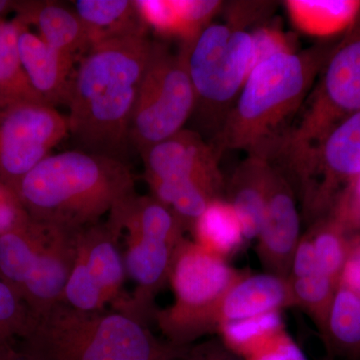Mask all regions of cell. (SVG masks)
<instances>
[{
	"label": "cell",
	"instance_id": "cell-1",
	"mask_svg": "<svg viewBox=\"0 0 360 360\" xmlns=\"http://www.w3.org/2000/svg\"><path fill=\"white\" fill-rule=\"evenodd\" d=\"M155 42L146 34L90 46L71 78L65 105L79 150L125 161L130 124Z\"/></svg>",
	"mask_w": 360,
	"mask_h": 360
},
{
	"label": "cell",
	"instance_id": "cell-2",
	"mask_svg": "<svg viewBox=\"0 0 360 360\" xmlns=\"http://www.w3.org/2000/svg\"><path fill=\"white\" fill-rule=\"evenodd\" d=\"M333 49L317 44L255 66L210 143L220 155L245 150L272 160Z\"/></svg>",
	"mask_w": 360,
	"mask_h": 360
},
{
	"label": "cell",
	"instance_id": "cell-3",
	"mask_svg": "<svg viewBox=\"0 0 360 360\" xmlns=\"http://www.w3.org/2000/svg\"><path fill=\"white\" fill-rule=\"evenodd\" d=\"M15 193L30 219L73 231L101 222L136 194L125 161L79 149L47 156Z\"/></svg>",
	"mask_w": 360,
	"mask_h": 360
},
{
	"label": "cell",
	"instance_id": "cell-4",
	"mask_svg": "<svg viewBox=\"0 0 360 360\" xmlns=\"http://www.w3.org/2000/svg\"><path fill=\"white\" fill-rule=\"evenodd\" d=\"M18 347L35 360H172L184 347L161 341L122 311H84L56 303L32 316Z\"/></svg>",
	"mask_w": 360,
	"mask_h": 360
},
{
	"label": "cell",
	"instance_id": "cell-5",
	"mask_svg": "<svg viewBox=\"0 0 360 360\" xmlns=\"http://www.w3.org/2000/svg\"><path fill=\"white\" fill-rule=\"evenodd\" d=\"M271 7V2H232L224 22H212L195 39L182 42L179 52L195 96L191 116L201 130L212 135V141L255 68L248 28L264 18Z\"/></svg>",
	"mask_w": 360,
	"mask_h": 360
},
{
	"label": "cell",
	"instance_id": "cell-6",
	"mask_svg": "<svg viewBox=\"0 0 360 360\" xmlns=\"http://www.w3.org/2000/svg\"><path fill=\"white\" fill-rule=\"evenodd\" d=\"M111 224L127 232L125 271L134 284L118 311L148 324L155 314V296L168 283L172 257L184 240V226L174 212L153 196L134 194L108 214Z\"/></svg>",
	"mask_w": 360,
	"mask_h": 360
},
{
	"label": "cell",
	"instance_id": "cell-7",
	"mask_svg": "<svg viewBox=\"0 0 360 360\" xmlns=\"http://www.w3.org/2000/svg\"><path fill=\"white\" fill-rule=\"evenodd\" d=\"M243 276L224 257L184 238L175 248L168 277L174 303L155 309L153 317L167 342L188 347L219 333L222 302Z\"/></svg>",
	"mask_w": 360,
	"mask_h": 360
},
{
	"label": "cell",
	"instance_id": "cell-8",
	"mask_svg": "<svg viewBox=\"0 0 360 360\" xmlns=\"http://www.w3.org/2000/svg\"><path fill=\"white\" fill-rule=\"evenodd\" d=\"M220 156L202 135L184 129L141 155L151 196L174 213L186 231L212 200L221 198Z\"/></svg>",
	"mask_w": 360,
	"mask_h": 360
},
{
	"label": "cell",
	"instance_id": "cell-9",
	"mask_svg": "<svg viewBox=\"0 0 360 360\" xmlns=\"http://www.w3.org/2000/svg\"><path fill=\"white\" fill-rule=\"evenodd\" d=\"M272 161L285 167L314 148L349 116L360 111V16L333 46L321 79Z\"/></svg>",
	"mask_w": 360,
	"mask_h": 360
},
{
	"label": "cell",
	"instance_id": "cell-10",
	"mask_svg": "<svg viewBox=\"0 0 360 360\" xmlns=\"http://www.w3.org/2000/svg\"><path fill=\"white\" fill-rule=\"evenodd\" d=\"M195 96L186 60L155 44L130 124L129 141L141 155L174 136L193 115Z\"/></svg>",
	"mask_w": 360,
	"mask_h": 360
},
{
	"label": "cell",
	"instance_id": "cell-11",
	"mask_svg": "<svg viewBox=\"0 0 360 360\" xmlns=\"http://www.w3.org/2000/svg\"><path fill=\"white\" fill-rule=\"evenodd\" d=\"M281 169L300 191L307 219L328 217L340 194L360 175V111Z\"/></svg>",
	"mask_w": 360,
	"mask_h": 360
},
{
	"label": "cell",
	"instance_id": "cell-12",
	"mask_svg": "<svg viewBox=\"0 0 360 360\" xmlns=\"http://www.w3.org/2000/svg\"><path fill=\"white\" fill-rule=\"evenodd\" d=\"M122 231L106 220L77 231V257L61 302L84 311L117 309L127 300V271L120 251Z\"/></svg>",
	"mask_w": 360,
	"mask_h": 360
},
{
	"label": "cell",
	"instance_id": "cell-13",
	"mask_svg": "<svg viewBox=\"0 0 360 360\" xmlns=\"http://www.w3.org/2000/svg\"><path fill=\"white\" fill-rule=\"evenodd\" d=\"M70 135L68 116L42 103H20L0 115V182L15 193L21 180Z\"/></svg>",
	"mask_w": 360,
	"mask_h": 360
},
{
	"label": "cell",
	"instance_id": "cell-14",
	"mask_svg": "<svg viewBox=\"0 0 360 360\" xmlns=\"http://www.w3.org/2000/svg\"><path fill=\"white\" fill-rule=\"evenodd\" d=\"M271 162L266 207L257 252L267 274L288 279L300 239V217L292 184L281 167Z\"/></svg>",
	"mask_w": 360,
	"mask_h": 360
},
{
	"label": "cell",
	"instance_id": "cell-15",
	"mask_svg": "<svg viewBox=\"0 0 360 360\" xmlns=\"http://www.w3.org/2000/svg\"><path fill=\"white\" fill-rule=\"evenodd\" d=\"M77 231L47 225L20 300L32 316L44 314L63 300L77 257Z\"/></svg>",
	"mask_w": 360,
	"mask_h": 360
},
{
	"label": "cell",
	"instance_id": "cell-16",
	"mask_svg": "<svg viewBox=\"0 0 360 360\" xmlns=\"http://www.w3.org/2000/svg\"><path fill=\"white\" fill-rule=\"evenodd\" d=\"M18 52L26 77L44 103L52 108L66 104L75 63L23 23L18 35Z\"/></svg>",
	"mask_w": 360,
	"mask_h": 360
},
{
	"label": "cell",
	"instance_id": "cell-17",
	"mask_svg": "<svg viewBox=\"0 0 360 360\" xmlns=\"http://www.w3.org/2000/svg\"><path fill=\"white\" fill-rule=\"evenodd\" d=\"M16 20L34 25L39 37L73 63L90 49L89 37L75 11L56 1H15Z\"/></svg>",
	"mask_w": 360,
	"mask_h": 360
},
{
	"label": "cell",
	"instance_id": "cell-18",
	"mask_svg": "<svg viewBox=\"0 0 360 360\" xmlns=\"http://www.w3.org/2000/svg\"><path fill=\"white\" fill-rule=\"evenodd\" d=\"M271 162L248 155L234 170L225 186L227 202L238 215L245 239L257 238L264 224Z\"/></svg>",
	"mask_w": 360,
	"mask_h": 360
},
{
	"label": "cell",
	"instance_id": "cell-19",
	"mask_svg": "<svg viewBox=\"0 0 360 360\" xmlns=\"http://www.w3.org/2000/svg\"><path fill=\"white\" fill-rule=\"evenodd\" d=\"M295 305L290 279L271 274L243 276L225 296L220 324L279 311Z\"/></svg>",
	"mask_w": 360,
	"mask_h": 360
},
{
	"label": "cell",
	"instance_id": "cell-20",
	"mask_svg": "<svg viewBox=\"0 0 360 360\" xmlns=\"http://www.w3.org/2000/svg\"><path fill=\"white\" fill-rule=\"evenodd\" d=\"M75 11L82 20L90 46L106 40L146 34L136 4L129 0H77Z\"/></svg>",
	"mask_w": 360,
	"mask_h": 360
},
{
	"label": "cell",
	"instance_id": "cell-21",
	"mask_svg": "<svg viewBox=\"0 0 360 360\" xmlns=\"http://www.w3.org/2000/svg\"><path fill=\"white\" fill-rule=\"evenodd\" d=\"M285 6L293 25L310 37H333L360 16L359 0H288Z\"/></svg>",
	"mask_w": 360,
	"mask_h": 360
},
{
	"label": "cell",
	"instance_id": "cell-22",
	"mask_svg": "<svg viewBox=\"0 0 360 360\" xmlns=\"http://www.w3.org/2000/svg\"><path fill=\"white\" fill-rule=\"evenodd\" d=\"M21 25L16 18H0V110L20 103L45 104L32 89L21 65L18 52Z\"/></svg>",
	"mask_w": 360,
	"mask_h": 360
},
{
	"label": "cell",
	"instance_id": "cell-23",
	"mask_svg": "<svg viewBox=\"0 0 360 360\" xmlns=\"http://www.w3.org/2000/svg\"><path fill=\"white\" fill-rule=\"evenodd\" d=\"M321 335L333 356L360 360V295L338 286Z\"/></svg>",
	"mask_w": 360,
	"mask_h": 360
},
{
	"label": "cell",
	"instance_id": "cell-24",
	"mask_svg": "<svg viewBox=\"0 0 360 360\" xmlns=\"http://www.w3.org/2000/svg\"><path fill=\"white\" fill-rule=\"evenodd\" d=\"M191 231L194 243L224 258L238 250L245 240L238 215L222 198L208 205Z\"/></svg>",
	"mask_w": 360,
	"mask_h": 360
},
{
	"label": "cell",
	"instance_id": "cell-25",
	"mask_svg": "<svg viewBox=\"0 0 360 360\" xmlns=\"http://www.w3.org/2000/svg\"><path fill=\"white\" fill-rule=\"evenodd\" d=\"M281 312L272 311L243 321L225 322L219 333L225 347L245 359L283 331Z\"/></svg>",
	"mask_w": 360,
	"mask_h": 360
},
{
	"label": "cell",
	"instance_id": "cell-26",
	"mask_svg": "<svg viewBox=\"0 0 360 360\" xmlns=\"http://www.w3.org/2000/svg\"><path fill=\"white\" fill-rule=\"evenodd\" d=\"M307 236L314 246L319 269L340 285L352 233L330 217H326L314 221Z\"/></svg>",
	"mask_w": 360,
	"mask_h": 360
},
{
	"label": "cell",
	"instance_id": "cell-27",
	"mask_svg": "<svg viewBox=\"0 0 360 360\" xmlns=\"http://www.w3.org/2000/svg\"><path fill=\"white\" fill-rule=\"evenodd\" d=\"M295 305L309 312L321 333L326 328L338 284L323 274L290 279Z\"/></svg>",
	"mask_w": 360,
	"mask_h": 360
},
{
	"label": "cell",
	"instance_id": "cell-28",
	"mask_svg": "<svg viewBox=\"0 0 360 360\" xmlns=\"http://www.w3.org/2000/svg\"><path fill=\"white\" fill-rule=\"evenodd\" d=\"M30 322V310L6 281L0 278V345L20 340Z\"/></svg>",
	"mask_w": 360,
	"mask_h": 360
},
{
	"label": "cell",
	"instance_id": "cell-29",
	"mask_svg": "<svg viewBox=\"0 0 360 360\" xmlns=\"http://www.w3.org/2000/svg\"><path fill=\"white\" fill-rule=\"evenodd\" d=\"M179 15L182 42L195 39L221 9L219 0H174Z\"/></svg>",
	"mask_w": 360,
	"mask_h": 360
},
{
	"label": "cell",
	"instance_id": "cell-30",
	"mask_svg": "<svg viewBox=\"0 0 360 360\" xmlns=\"http://www.w3.org/2000/svg\"><path fill=\"white\" fill-rule=\"evenodd\" d=\"M251 37L255 68L276 54L296 52L295 40L274 23H260L255 26L251 30Z\"/></svg>",
	"mask_w": 360,
	"mask_h": 360
},
{
	"label": "cell",
	"instance_id": "cell-31",
	"mask_svg": "<svg viewBox=\"0 0 360 360\" xmlns=\"http://www.w3.org/2000/svg\"><path fill=\"white\" fill-rule=\"evenodd\" d=\"M146 25L167 37H179L180 20L174 0H139L134 1Z\"/></svg>",
	"mask_w": 360,
	"mask_h": 360
},
{
	"label": "cell",
	"instance_id": "cell-32",
	"mask_svg": "<svg viewBox=\"0 0 360 360\" xmlns=\"http://www.w3.org/2000/svg\"><path fill=\"white\" fill-rule=\"evenodd\" d=\"M349 233L360 232V175L340 194L328 215Z\"/></svg>",
	"mask_w": 360,
	"mask_h": 360
},
{
	"label": "cell",
	"instance_id": "cell-33",
	"mask_svg": "<svg viewBox=\"0 0 360 360\" xmlns=\"http://www.w3.org/2000/svg\"><path fill=\"white\" fill-rule=\"evenodd\" d=\"M243 360L307 359L300 347L283 330Z\"/></svg>",
	"mask_w": 360,
	"mask_h": 360
},
{
	"label": "cell",
	"instance_id": "cell-34",
	"mask_svg": "<svg viewBox=\"0 0 360 360\" xmlns=\"http://www.w3.org/2000/svg\"><path fill=\"white\" fill-rule=\"evenodd\" d=\"M172 360H243L229 349L221 340L195 342L181 350Z\"/></svg>",
	"mask_w": 360,
	"mask_h": 360
},
{
	"label": "cell",
	"instance_id": "cell-35",
	"mask_svg": "<svg viewBox=\"0 0 360 360\" xmlns=\"http://www.w3.org/2000/svg\"><path fill=\"white\" fill-rule=\"evenodd\" d=\"M18 194L0 182V234L28 219Z\"/></svg>",
	"mask_w": 360,
	"mask_h": 360
},
{
	"label": "cell",
	"instance_id": "cell-36",
	"mask_svg": "<svg viewBox=\"0 0 360 360\" xmlns=\"http://www.w3.org/2000/svg\"><path fill=\"white\" fill-rule=\"evenodd\" d=\"M340 286L360 295V232L352 234Z\"/></svg>",
	"mask_w": 360,
	"mask_h": 360
},
{
	"label": "cell",
	"instance_id": "cell-37",
	"mask_svg": "<svg viewBox=\"0 0 360 360\" xmlns=\"http://www.w3.org/2000/svg\"><path fill=\"white\" fill-rule=\"evenodd\" d=\"M322 274L317 264L316 257L309 236L305 234L300 238L296 246L295 255H293L292 265L290 278H300L312 276V274Z\"/></svg>",
	"mask_w": 360,
	"mask_h": 360
},
{
	"label": "cell",
	"instance_id": "cell-38",
	"mask_svg": "<svg viewBox=\"0 0 360 360\" xmlns=\"http://www.w3.org/2000/svg\"><path fill=\"white\" fill-rule=\"evenodd\" d=\"M0 360H35L14 343L0 345Z\"/></svg>",
	"mask_w": 360,
	"mask_h": 360
},
{
	"label": "cell",
	"instance_id": "cell-39",
	"mask_svg": "<svg viewBox=\"0 0 360 360\" xmlns=\"http://www.w3.org/2000/svg\"><path fill=\"white\" fill-rule=\"evenodd\" d=\"M15 1H8V0H0V18L7 11H13Z\"/></svg>",
	"mask_w": 360,
	"mask_h": 360
},
{
	"label": "cell",
	"instance_id": "cell-40",
	"mask_svg": "<svg viewBox=\"0 0 360 360\" xmlns=\"http://www.w3.org/2000/svg\"><path fill=\"white\" fill-rule=\"evenodd\" d=\"M1 111H2V110H0V115H1Z\"/></svg>",
	"mask_w": 360,
	"mask_h": 360
}]
</instances>
